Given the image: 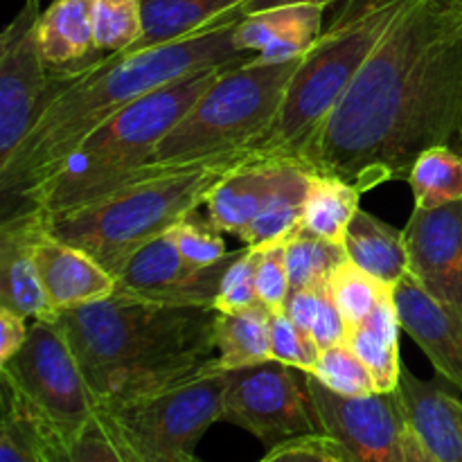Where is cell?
I'll return each instance as SVG.
<instances>
[{"mask_svg": "<svg viewBox=\"0 0 462 462\" xmlns=\"http://www.w3.org/2000/svg\"><path fill=\"white\" fill-rule=\"evenodd\" d=\"M0 462H43L34 424L7 397H3Z\"/></svg>", "mask_w": 462, "mask_h": 462, "instance_id": "obj_38", "label": "cell"}, {"mask_svg": "<svg viewBox=\"0 0 462 462\" xmlns=\"http://www.w3.org/2000/svg\"><path fill=\"white\" fill-rule=\"evenodd\" d=\"M39 0H25L0 36V167L25 140L50 99L75 77H54L41 57Z\"/></svg>", "mask_w": 462, "mask_h": 462, "instance_id": "obj_11", "label": "cell"}, {"mask_svg": "<svg viewBox=\"0 0 462 462\" xmlns=\"http://www.w3.org/2000/svg\"><path fill=\"white\" fill-rule=\"evenodd\" d=\"M307 391L320 433L332 442V454L346 462H406V418L395 393L365 397L337 395L307 373Z\"/></svg>", "mask_w": 462, "mask_h": 462, "instance_id": "obj_12", "label": "cell"}, {"mask_svg": "<svg viewBox=\"0 0 462 462\" xmlns=\"http://www.w3.org/2000/svg\"><path fill=\"white\" fill-rule=\"evenodd\" d=\"M287 239H275L266 246L257 248V266H255V287L260 302L269 311H284L287 298L291 293V282H289L287 271Z\"/></svg>", "mask_w": 462, "mask_h": 462, "instance_id": "obj_34", "label": "cell"}, {"mask_svg": "<svg viewBox=\"0 0 462 462\" xmlns=\"http://www.w3.org/2000/svg\"><path fill=\"white\" fill-rule=\"evenodd\" d=\"M320 287H323V284H320ZM320 287L298 289V291H291L287 298V307H284V311H287V316L291 319V323L310 338H311V332H314L316 316H319Z\"/></svg>", "mask_w": 462, "mask_h": 462, "instance_id": "obj_41", "label": "cell"}, {"mask_svg": "<svg viewBox=\"0 0 462 462\" xmlns=\"http://www.w3.org/2000/svg\"><path fill=\"white\" fill-rule=\"evenodd\" d=\"M41 57L54 77H77L108 57L95 41V0H54L36 25Z\"/></svg>", "mask_w": 462, "mask_h": 462, "instance_id": "obj_19", "label": "cell"}, {"mask_svg": "<svg viewBox=\"0 0 462 462\" xmlns=\"http://www.w3.org/2000/svg\"><path fill=\"white\" fill-rule=\"evenodd\" d=\"M310 185L311 171L305 165H300L298 161H282L273 189L239 239L246 246H266L275 239L296 233L300 228Z\"/></svg>", "mask_w": 462, "mask_h": 462, "instance_id": "obj_25", "label": "cell"}, {"mask_svg": "<svg viewBox=\"0 0 462 462\" xmlns=\"http://www.w3.org/2000/svg\"><path fill=\"white\" fill-rule=\"evenodd\" d=\"M264 158L275 156L246 147L170 167L75 212L54 217L43 212L45 224L54 237L81 248L117 275L140 248L206 206L224 180Z\"/></svg>", "mask_w": 462, "mask_h": 462, "instance_id": "obj_4", "label": "cell"}, {"mask_svg": "<svg viewBox=\"0 0 462 462\" xmlns=\"http://www.w3.org/2000/svg\"><path fill=\"white\" fill-rule=\"evenodd\" d=\"M246 0H143V34L125 52L171 43L242 12Z\"/></svg>", "mask_w": 462, "mask_h": 462, "instance_id": "obj_22", "label": "cell"}, {"mask_svg": "<svg viewBox=\"0 0 462 462\" xmlns=\"http://www.w3.org/2000/svg\"><path fill=\"white\" fill-rule=\"evenodd\" d=\"M329 289H332L334 302H337L347 329H355L356 325H361L368 319L370 311L379 305V300L393 287L391 284L379 282L377 278H373L364 269H359L355 262L346 260L332 273Z\"/></svg>", "mask_w": 462, "mask_h": 462, "instance_id": "obj_31", "label": "cell"}, {"mask_svg": "<svg viewBox=\"0 0 462 462\" xmlns=\"http://www.w3.org/2000/svg\"><path fill=\"white\" fill-rule=\"evenodd\" d=\"M400 311L395 305V287L379 300L368 319L347 334V346L368 365L377 393H395L402 379L400 356Z\"/></svg>", "mask_w": 462, "mask_h": 462, "instance_id": "obj_21", "label": "cell"}, {"mask_svg": "<svg viewBox=\"0 0 462 462\" xmlns=\"http://www.w3.org/2000/svg\"><path fill=\"white\" fill-rule=\"evenodd\" d=\"M25 320V316L16 314L9 307H0V365L12 359L18 347L25 343L27 332H30Z\"/></svg>", "mask_w": 462, "mask_h": 462, "instance_id": "obj_42", "label": "cell"}, {"mask_svg": "<svg viewBox=\"0 0 462 462\" xmlns=\"http://www.w3.org/2000/svg\"><path fill=\"white\" fill-rule=\"evenodd\" d=\"M34 260L54 314L106 300L116 293V275L86 251L54 237L45 219L34 235Z\"/></svg>", "mask_w": 462, "mask_h": 462, "instance_id": "obj_15", "label": "cell"}, {"mask_svg": "<svg viewBox=\"0 0 462 462\" xmlns=\"http://www.w3.org/2000/svg\"><path fill=\"white\" fill-rule=\"evenodd\" d=\"M239 251L228 253L215 264H194L176 246L171 233L140 248L116 275L117 298L162 307L215 310L221 282Z\"/></svg>", "mask_w": 462, "mask_h": 462, "instance_id": "obj_13", "label": "cell"}, {"mask_svg": "<svg viewBox=\"0 0 462 462\" xmlns=\"http://www.w3.org/2000/svg\"><path fill=\"white\" fill-rule=\"evenodd\" d=\"M460 418H462V413H460Z\"/></svg>", "mask_w": 462, "mask_h": 462, "instance_id": "obj_47", "label": "cell"}, {"mask_svg": "<svg viewBox=\"0 0 462 462\" xmlns=\"http://www.w3.org/2000/svg\"><path fill=\"white\" fill-rule=\"evenodd\" d=\"M271 355L275 361L311 373L320 350L314 338L305 337L291 323L287 311H271Z\"/></svg>", "mask_w": 462, "mask_h": 462, "instance_id": "obj_37", "label": "cell"}, {"mask_svg": "<svg viewBox=\"0 0 462 462\" xmlns=\"http://www.w3.org/2000/svg\"><path fill=\"white\" fill-rule=\"evenodd\" d=\"M34 429L43 462H131L97 413L70 433L48 431L36 424Z\"/></svg>", "mask_w": 462, "mask_h": 462, "instance_id": "obj_28", "label": "cell"}, {"mask_svg": "<svg viewBox=\"0 0 462 462\" xmlns=\"http://www.w3.org/2000/svg\"><path fill=\"white\" fill-rule=\"evenodd\" d=\"M404 458L406 462H440L424 447V442L420 440V436L409 422L404 429Z\"/></svg>", "mask_w": 462, "mask_h": 462, "instance_id": "obj_43", "label": "cell"}, {"mask_svg": "<svg viewBox=\"0 0 462 462\" xmlns=\"http://www.w3.org/2000/svg\"><path fill=\"white\" fill-rule=\"evenodd\" d=\"M217 373L248 368L273 359L271 355V311L264 305L237 314L217 311L215 320Z\"/></svg>", "mask_w": 462, "mask_h": 462, "instance_id": "obj_26", "label": "cell"}, {"mask_svg": "<svg viewBox=\"0 0 462 462\" xmlns=\"http://www.w3.org/2000/svg\"><path fill=\"white\" fill-rule=\"evenodd\" d=\"M0 379L3 397L48 431H77L97 413V400L54 316L32 320L25 343L0 365Z\"/></svg>", "mask_w": 462, "mask_h": 462, "instance_id": "obj_9", "label": "cell"}, {"mask_svg": "<svg viewBox=\"0 0 462 462\" xmlns=\"http://www.w3.org/2000/svg\"><path fill=\"white\" fill-rule=\"evenodd\" d=\"M361 189L334 176H320L311 171L310 194L302 210L300 230L320 239L338 244L346 242L347 226L359 212Z\"/></svg>", "mask_w": 462, "mask_h": 462, "instance_id": "obj_27", "label": "cell"}, {"mask_svg": "<svg viewBox=\"0 0 462 462\" xmlns=\"http://www.w3.org/2000/svg\"><path fill=\"white\" fill-rule=\"evenodd\" d=\"M402 235L411 275L429 296L462 316V201L436 210L413 208Z\"/></svg>", "mask_w": 462, "mask_h": 462, "instance_id": "obj_14", "label": "cell"}, {"mask_svg": "<svg viewBox=\"0 0 462 462\" xmlns=\"http://www.w3.org/2000/svg\"><path fill=\"white\" fill-rule=\"evenodd\" d=\"M411 3L413 0H343L334 21L300 59L273 125L253 149L296 161Z\"/></svg>", "mask_w": 462, "mask_h": 462, "instance_id": "obj_6", "label": "cell"}, {"mask_svg": "<svg viewBox=\"0 0 462 462\" xmlns=\"http://www.w3.org/2000/svg\"><path fill=\"white\" fill-rule=\"evenodd\" d=\"M287 271L291 291L320 287L347 260L346 248L298 228L287 239Z\"/></svg>", "mask_w": 462, "mask_h": 462, "instance_id": "obj_30", "label": "cell"}, {"mask_svg": "<svg viewBox=\"0 0 462 462\" xmlns=\"http://www.w3.org/2000/svg\"><path fill=\"white\" fill-rule=\"evenodd\" d=\"M174 237L176 246L194 264H215V262L224 260L228 255V246H226L221 230L210 219H201L199 212L189 215L188 219L180 221L174 230H170Z\"/></svg>", "mask_w": 462, "mask_h": 462, "instance_id": "obj_36", "label": "cell"}, {"mask_svg": "<svg viewBox=\"0 0 462 462\" xmlns=\"http://www.w3.org/2000/svg\"><path fill=\"white\" fill-rule=\"evenodd\" d=\"M323 462H346V460H341V458H337V456H328V458H325Z\"/></svg>", "mask_w": 462, "mask_h": 462, "instance_id": "obj_45", "label": "cell"}, {"mask_svg": "<svg viewBox=\"0 0 462 462\" xmlns=\"http://www.w3.org/2000/svg\"><path fill=\"white\" fill-rule=\"evenodd\" d=\"M320 5H284L244 16L235 30V43L260 61L282 63L300 59L323 34Z\"/></svg>", "mask_w": 462, "mask_h": 462, "instance_id": "obj_20", "label": "cell"}, {"mask_svg": "<svg viewBox=\"0 0 462 462\" xmlns=\"http://www.w3.org/2000/svg\"><path fill=\"white\" fill-rule=\"evenodd\" d=\"M310 374H314L325 388L337 395L365 397L377 393L368 365L356 356V352L347 343L320 350L319 361Z\"/></svg>", "mask_w": 462, "mask_h": 462, "instance_id": "obj_32", "label": "cell"}, {"mask_svg": "<svg viewBox=\"0 0 462 462\" xmlns=\"http://www.w3.org/2000/svg\"><path fill=\"white\" fill-rule=\"evenodd\" d=\"M413 208L436 210L462 201V153L451 147H431L420 153L409 176Z\"/></svg>", "mask_w": 462, "mask_h": 462, "instance_id": "obj_29", "label": "cell"}, {"mask_svg": "<svg viewBox=\"0 0 462 462\" xmlns=\"http://www.w3.org/2000/svg\"><path fill=\"white\" fill-rule=\"evenodd\" d=\"M43 219V210L23 206L7 212L0 224V307L27 320L54 316L34 260V235Z\"/></svg>", "mask_w": 462, "mask_h": 462, "instance_id": "obj_17", "label": "cell"}, {"mask_svg": "<svg viewBox=\"0 0 462 462\" xmlns=\"http://www.w3.org/2000/svg\"><path fill=\"white\" fill-rule=\"evenodd\" d=\"M242 18L244 14L237 12L171 43L108 54L88 72L68 81L41 111L7 165L0 167L5 215L48 183L99 125L135 99L197 70L257 59V54L244 52L235 43Z\"/></svg>", "mask_w": 462, "mask_h": 462, "instance_id": "obj_2", "label": "cell"}, {"mask_svg": "<svg viewBox=\"0 0 462 462\" xmlns=\"http://www.w3.org/2000/svg\"><path fill=\"white\" fill-rule=\"evenodd\" d=\"M442 377L420 379L402 368L397 397L404 418L440 462H462V402Z\"/></svg>", "mask_w": 462, "mask_h": 462, "instance_id": "obj_18", "label": "cell"}, {"mask_svg": "<svg viewBox=\"0 0 462 462\" xmlns=\"http://www.w3.org/2000/svg\"><path fill=\"white\" fill-rule=\"evenodd\" d=\"M221 422L253 433L266 451L320 433L307 373L275 359L226 373Z\"/></svg>", "mask_w": 462, "mask_h": 462, "instance_id": "obj_10", "label": "cell"}, {"mask_svg": "<svg viewBox=\"0 0 462 462\" xmlns=\"http://www.w3.org/2000/svg\"><path fill=\"white\" fill-rule=\"evenodd\" d=\"M99 404L149 395L217 373V310L162 307L111 296L57 311Z\"/></svg>", "mask_w": 462, "mask_h": 462, "instance_id": "obj_3", "label": "cell"}, {"mask_svg": "<svg viewBox=\"0 0 462 462\" xmlns=\"http://www.w3.org/2000/svg\"><path fill=\"white\" fill-rule=\"evenodd\" d=\"M226 68L228 66L197 70L117 111L70 153L66 165L48 183L34 189L18 208L34 206L54 217L75 212L126 188L135 174L153 161L161 140Z\"/></svg>", "mask_w": 462, "mask_h": 462, "instance_id": "obj_5", "label": "cell"}, {"mask_svg": "<svg viewBox=\"0 0 462 462\" xmlns=\"http://www.w3.org/2000/svg\"><path fill=\"white\" fill-rule=\"evenodd\" d=\"M320 5V7H328V5L338 3V0H246L242 5V14L248 16V14H255V12H264V9L271 7H284V5Z\"/></svg>", "mask_w": 462, "mask_h": 462, "instance_id": "obj_44", "label": "cell"}, {"mask_svg": "<svg viewBox=\"0 0 462 462\" xmlns=\"http://www.w3.org/2000/svg\"><path fill=\"white\" fill-rule=\"evenodd\" d=\"M300 59L282 63L253 59L226 68L161 140L152 162L179 167L253 147L273 125Z\"/></svg>", "mask_w": 462, "mask_h": 462, "instance_id": "obj_7", "label": "cell"}, {"mask_svg": "<svg viewBox=\"0 0 462 462\" xmlns=\"http://www.w3.org/2000/svg\"><path fill=\"white\" fill-rule=\"evenodd\" d=\"M402 329L427 355L438 377L462 393V316L429 296L413 275L395 287Z\"/></svg>", "mask_w": 462, "mask_h": 462, "instance_id": "obj_16", "label": "cell"}, {"mask_svg": "<svg viewBox=\"0 0 462 462\" xmlns=\"http://www.w3.org/2000/svg\"><path fill=\"white\" fill-rule=\"evenodd\" d=\"M143 34V0H95V41L104 54L129 50Z\"/></svg>", "mask_w": 462, "mask_h": 462, "instance_id": "obj_33", "label": "cell"}, {"mask_svg": "<svg viewBox=\"0 0 462 462\" xmlns=\"http://www.w3.org/2000/svg\"><path fill=\"white\" fill-rule=\"evenodd\" d=\"M328 456H334L332 442L325 433H314L273 447L260 462H323Z\"/></svg>", "mask_w": 462, "mask_h": 462, "instance_id": "obj_40", "label": "cell"}, {"mask_svg": "<svg viewBox=\"0 0 462 462\" xmlns=\"http://www.w3.org/2000/svg\"><path fill=\"white\" fill-rule=\"evenodd\" d=\"M431 147L462 153V0H413L296 161L368 192Z\"/></svg>", "mask_w": 462, "mask_h": 462, "instance_id": "obj_1", "label": "cell"}, {"mask_svg": "<svg viewBox=\"0 0 462 462\" xmlns=\"http://www.w3.org/2000/svg\"><path fill=\"white\" fill-rule=\"evenodd\" d=\"M282 161L287 158H264L253 162L217 188L206 203L208 219L217 226V230L242 237L273 189Z\"/></svg>", "mask_w": 462, "mask_h": 462, "instance_id": "obj_24", "label": "cell"}, {"mask_svg": "<svg viewBox=\"0 0 462 462\" xmlns=\"http://www.w3.org/2000/svg\"><path fill=\"white\" fill-rule=\"evenodd\" d=\"M257 248L246 246L237 253L221 282V291L215 300V310L221 314H237L262 305L255 287Z\"/></svg>", "mask_w": 462, "mask_h": 462, "instance_id": "obj_35", "label": "cell"}, {"mask_svg": "<svg viewBox=\"0 0 462 462\" xmlns=\"http://www.w3.org/2000/svg\"><path fill=\"white\" fill-rule=\"evenodd\" d=\"M347 334H350V329H347L346 320H343L341 311H338L337 302H334L329 282L323 284V287H320L319 316H316L311 338H314V343L319 346V350H328V347L347 343Z\"/></svg>", "mask_w": 462, "mask_h": 462, "instance_id": "obj_39", "label": "cell"}, {"mask_svg": "<svg viewBox=\"0 0 462 462\" xmlns=\"http://www.w3.org/2000/svg\"><path fill=\"white\" fill-rule=\"evenodd\" d=\"M343 248L347 260L391 287H397V282L411 273L409 251L402 230L393 228L364 208H359L347 226Z\"/></svg>", "mask_w": 462, "mask_h": 462, "instance_id": "obj_23", "label": "cell"}, {"mask_svg": "<svg viewBox=\"0 0 462 462\" xmlns=\"http://www.w3.org/2000/svg\"><path fill=\"white\" fill-rule=\"evenodd\" d=\"M185 462H201V460H199L197 456H194V458H189V460H185Z\"/></svg>", "mask_w": 462, "mask_h": 462, "instance_id": "obj_46", "label": "cell"}, {"mask_svg": "<svg viewBox=\"0 0 462 462\" xmlns=\"http://www.w3.org/2000/svg\"><path fill=\"white\" fill-rule=\"evenodd\" d=\"M226 373L194 377L179 386L113 404H99L106 424L131 462H185L199 440L221 422Z\"/></svg>", "mask_w": 462, "mask_h": 462, "instance_id": "obj_8", "label": "cell"}]
</instances>
